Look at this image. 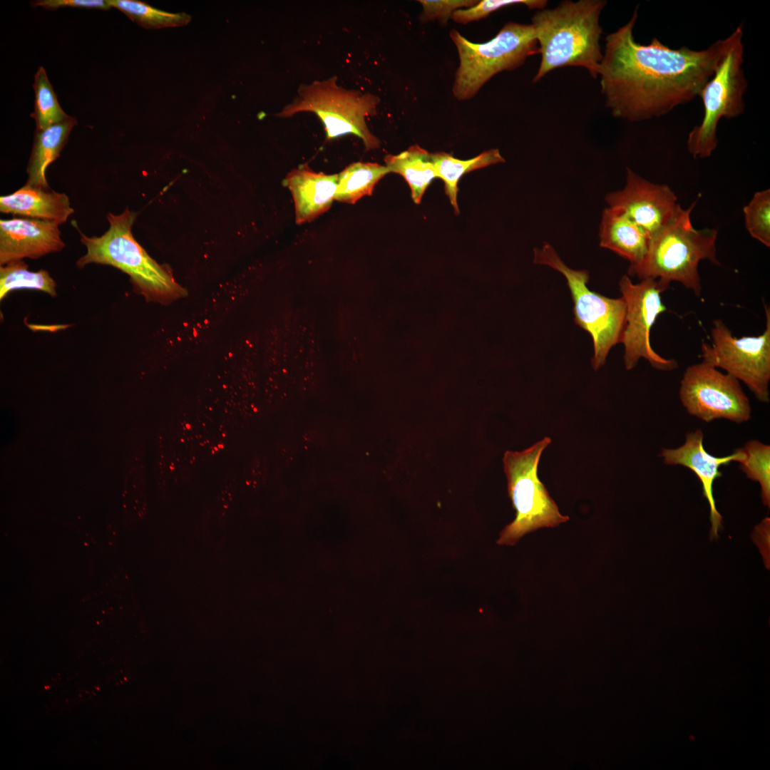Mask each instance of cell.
Wrapping results in <instances>:
<instances>
[{"mask_svg":"<svg viewBox=\"0 0 770 770\" xmlns=\"http://www.w3.org/2000/svg\"><path fill=\"white\" fill-rule=\"evenodd\" d=\"M685 441L676 448H663L659 456L667 465H681L692 470L700 481L703 495L710 508L711 536L717 538L722 526V516L716 508L713 495L714 482L722 473L719 467L732 461L739 462L742 456L740 449L724 457H716L704 448V433L701 429L686 434Z\"/></svg>","mask_w":770,"mask_h":770,"instance_id":"15","label":"cell"},{"mask_svg":"<svg viewBox=\"0 0 770 770\" xmlns=\"http://www.w3.org/2000/svg\"><path fill=\"white\" fill-rule=\"evenodd\" d=\"M247 484L253 487L261 486L267 480V461L265 457L256 455L247 465Z\"/></svg>","mask_w":770,"mask_h":770,"instance_id":"32","label":"cell"},{"mask_svg":"<svg viewBox=\"0 0 770 770\" xmlns=\"http://www.w3.org/2000/svg\"><path fill=\"white\" fill-rule=\"evenodd\" d=\"M111 7L118 9L133 21L146 29H161L187 25L191 16L185 13H170L137 0H109Z\"/></svg>","mask_w":770,"mask_h":770,"instance_id":"25","label":"cell"},{"mask_svg":"<svg viewBox=\"0 0 770 770\" xmlns=\"http://www.w3.org/2000/svg\"><path fill=\"white\" fill-rule=\"evenodd\" d=\"M696 202L683 209L678 206L669 222L650 239L647 252L640 263L630 265L628 274L640 279H660L669 284L676 281L697 297L702 292L699 263L708 260L720 265L717 257V230L695 229L690 214Z\"/></svg>","mask_w":770,"mask_h":770,"instance_id":"3","label":"cell"},{"mask_svg":"<svg viewBox=\"0 0 770 770\" xmlns=\"http://www.w3.org/2000/svg\"><path fill=\"white\" fill-rule=\"evenodd\" d=\"M58 227L53 222L29 217L0 220L1 266L62 250L65 243Z\"/></svg>","mask_w":770,"mask_h":770,"instance_id":"14","label":"cell"},{"mask_svg":"<svg viewBox=\"0 0 770 770\" xmlns=\"http://www.w3.org/2000/svg\"><path fill=\"white\" fill-rule=\"evenodd\" d=\"M76 124V120L70 116L64 121L43 130H36L26 170L28 180L26 185L50 189L45 177L46 170L59 157L71 130Z\"/></svg>","mask_w":770,"mask_h":770,"instance_id":"20","label":"cell"},{"mask_svg":"<svg viewBox=\"0 0 770 770\" xmlns=\"http://www.w3.org/2000/svg\"><path fill=\"white\" fill-rule=\"evenodd\" d=\"M600 245L635 265L642 261L648 249L649 235L626 213L606 207L602 214L599 230Z\"/></svg>","mask_w":770,"mask_h":770,"instance_id":"19","label":"cell"},{"mask_svg":"<svg viewBox=\"0 0 770 770\" xmlns=\"http://www.w3.org/2000/svg\"><path fill=\"white\" fill-rule=\"evenodd\" d=\"M677 197L667 185L654 184L627 168L623 189L605 196L608 207L621 210L651 237L675 213Z\"/></svg>","mask_w":770,"mask_h":770,"instance_id":"13","label":"cell"},{"mask_svg":"<svg viewBox=\"0 0 770 770\" xmlns=\"http://www.w3.org/2000/svg\"><path fill=\"white\" fill-rule=\"evenodd\" d=\"M766 327L755 337H736L721 319L713 322L712 343L702 342V361L721 368L743 381L760 401H769L770 309L765 306Z\"/></svg>","mask_w":770,"mask_h":770,"instance_id":"10","label":"cell"},{"mask_svg":"<svg viewBox=\"0 0 770 770\" xmlns=\"http://www.w3.org/2000/svg\"><path fill=\"white\" fill-rule=\"evenodd\" d=\"M431 157L436 176L443 181L445 192L456 213L459 212L457 194L458 183L461 178L471 171L505 162L499 150L496 148L483 151L466 160H459L444 152L431 153Z\"/></svg>","mask_w":770,"mask_h":770,"instance_id":"22","label":"cell"},{"mask_svg":"<svg viewBox=\"0 0 770 770\" xmlns=\"http://www.w3.org/2000/svg\"><path fill=\"white\" fill-rule=\"evenodd\" d=\"M136 213L126 208L109 212L108 230L102 235L88 237L80 232L86 253L76 262L78 268L91 263L111 265L128 274L135 289L147 300L165 302L185 294L169 270L153 260L135 240L131 228Z\"/></svg>","mask_w":770,"mask_h":770,"instance_id":"4","label":"cell"},{"mask_svg":"<svg viewBox=\"0 0 770 770\" xmlns=\"http://www.w3.org/2000/svg\"><path fill=\"white\" fill-rule=\"evenodd\" d=\"M291 357L297 394L308 398L317 393L324 379V364L318 331L312 316L295 312L289 329Z\"/></svg>","mask_w":770,"mask_h":770,"instance_id":"16","label":"cell"},{"mask_svg":"<svg viewBox=\"0 0 770 770\" xmlns=\"http://www.w3.org/2000/svg\"><path fill=\"white\" fill-rule=\"evenodd\" d=\"M338 174L313 171L307 164L292 170L283 181L294 202L297 224L310 222L331 207L337 187Z\"/></svg>","mask_w":770,"mask_h":770,"instance_id":"17","label":"cell"},{"mask_svg":"<svg viewBox=\"0 0 770 770\" xmlns=\"http://www.w3.org/2000/svg\"><path fill=\"white\" fill-rule=\"evenodd\" d=\"M550 443L551 438L546 436L524 451L505 452L504 472L515 517L501 531L498 544L515 545L530 532L554 528L569 520L560 513L538 476L541 454Z\"/></svg>","mask_w":770,"mask_h":770,"instance_id":"6","label":"cell"},{"mask_svg":"<svg viewBox=\"0 0 770 770\" xmlns=\"http://www.w3.org/2000/svg\"><path fill=\"white\" fill-rule=\"evenodd\" d=\"M449 35L459 57L452 87L453 95L458 101L471 99L493 76L514 70L529 56L538 53L532 24L509 21L485 43L470 41L456 29Z\"/></svg>","mask_w":770,"mask_h":770,"instance_id":"5","label":"cell"},{"mask_svg":"<svg viewBox=\"0 0 770 770\" xmlns=\"http://www.w3.org/2000/svg\"><path fill=\"white\" fill-rule=\"evenodd\" d=\"M669 284L660 279L646 278L634 284L625 274L619 288L626 305L625 325L621 343L624 345V363L627 370L635 367L645 359L654 369L672 371L677 368L676 360L661 356L650 344V331L657 318L666 310L661 294Z\"/></svg>","mask_w":770,"mask_h":770,"instance_id":"11","label":"cell"},{"mask_svg":"<svg viewBox=\"0 0 770 770\" xmlns=\"http://www.w3.org/2000/svg\"><path fill=\"white\" fill-rule=\"evenodd\" d=\"M637 19V9L607 36L598 68L606 107L630 121L660 117L698 96L732 40L731 34L702 50L672 48L656 37L643 45L633 36Z\"/></svg>","mask_w":770,"mask_h":770,"instance_id":"1","label":"cell"},{"mask_svg":"<svg viewBox=\"0 0 770 770\" xmlns=\"http://www.w3.org/2000/svg\"><path fill=\"white\" fill-rule=\"evenodd\" d=\"M35 93L34 111L31 114L35 120L36 130H43L53 124L68 119L67 115L58 102L57 96L43 66L34 76L33 85Z\"/></svg>","mask_w":770,"mask_h":770,"instance_id":"26","label":"cell"},{"mask_svg":"<svg viewBox=\"0 0 770 770\" xmlns=\"http://www.w3.org/2000/svg\"><path fill=\"white\" fill-rule=\"evenodd\" d=\"M0 211L53 222L59 225L66 222L74 212L65 193L27 185L10 195L1 196Z\"/></svg>","mask_w":770,"mask_h":770,"instance_id":"18","label":"cell"},{"mask_svg":"<svg viewBox=\"0 0 770 770\" xmlns=\"http://www.w3.org/2000/svg\"><path fill=\"white\" fill-rule=\"evenodd\" d=\"M679 399L687 411L707 423L724 419L748 421L751 409L739 381L706 362L687 368L681 380Z\"/></svg>","mask_w":770,"mask_h":770,"instance_id":"12","label":"cell"},{"mask_svg":"<svg viewBox=\"0 0 770 770\" xmlns=\"http://www.w3.org/2000/svg\"><path fill=\"white\" fill-rule=\"evenodd\" d=\"M548 4L545 0H483L474 6L454 11L451 19L458 24H467L486 18L491 13L503 7L523 4L529 9H544Z\"/></svg>","mask_w":770,"mask_h":770,"instance_id":"29","label":"cell"},{"mask_svg":"<svg viewBox=\"0 0 770 770\" xmlns=\"http://www.w3.org/2000/svg\"><path fill=\"white\" fill-rule=\"evenodd\" d=\"M533 262L550 267L565 277L574 304L575 322L592 339V366L597 371L605 364L610 349L621 343L626 315L623 299L610 298L590 290L587 285L588 271L569 267L549 243L534 250Z\"/></svg>","mask_w":770,"mask_h":770,"instance_id":"7","label":"cell"},{"mask_svg":"<svg viewBox=\"0 0 770 770\" xmlns=\"http://www.w3.org/2000/svg\"><path fill=\"white\" fill-rule=\"evenodd\" d=\"M476 0H419L422 11L419 15L421 22L438 21L446 25L456 10L469 8L478 3Z\"/></svg>","mask_w":770,"mask_h":770,"instance_id":"30","label":"cell"},{"mask_svg":"<svg viewBox=\"0 0 770 770\" xmlns=\"http://www.w3.org/2000/svg\"><path fill=\"white\" fill-rule=\"evenodd\" d=\"M386 166L390 173L401 175L408 183L411 197L419 204L433 178H437L431 153L418 145L410 146L398 155L385 157Z\"/></svg>","mask_w":770,"mask_h":770,"instance_id":"21","label":"cell"},{"mask_svg":"<svg viewBox=\"0 0 770 770\" xmlns=\"http://www.w3.org/2000/svg\"><path fill=\"white\" fill-rule=\"evenodd\" d=\"M390 173L386 165L374 163L356 162L338 174L335 200L354 204L366 195H371L376 184Z\"/></svg>","mask_w":770,"mask_h":770,"instance_id":"23","label":"cell"},{"mask_svg":"<svg viewBox=\"0 0 770 770\" xmlns=\"http://www.w3.org/2000/svg\"><path fill=\"white\" fill-rule=\"evenodd\" d=\"M32 6H41L48 10L64 7H76L108 10L111 8L108 1L105 0H38L31 1Z\"/></svg>","mask_w":770,"mask_h":770,"instance_id":"31","label":"cell"},{"mask_svg":"<svg viewBox=\"0 0 770 770\" xmlns=\"http://www.w3.org/2000/svg\"><path fill=\"white\" fill-rule=\"evenodd\" d=\"M741 458L738 462L746 476L759 483L763 503L770 505V446L758 440H750L739 448Z\"/></svg>","mask_w":770,"mask_h":770,"instance_id":"27","label":"cell"},{"mask_svg":"<svg viewBox=\"0 0 770 770\" xmlns=\"http://www.w3.org/2000/svg\"><path fill=\"white\" fill-rule=\"evenodd\" d=\"M337 80L333 76L302 84L297 98L277 115L288 118L300 112H312L322 123L328 140L354 135L363 141L366 150L378 148L380 141L370 132L366 118L376 114L380 99L371 93L345 89Z\"/></svg>","mask_w":770,"mask_h":770,"instance_id":"8","label":"cell"},{"mask_svg":"<svg viewBox=\"0 0 770 770\" xmlns=\"http://www.w3.org/2000/svg\"><path fill=\"white\" fill-rule=\"evenodd\" d=\"M745 225L752 237L770 246V190L766 189L754 193L750 202L743 208Z\"/></svg>","mask_w":770,"mask_h":770,"instance_id":"28","label":"cell"},{"mask_svg":"<svg viewBox=\"0 0 770 770\" xmlns=\"http://www.w3.org/2000/svg\"><path fill=\"white\" fill-rule=\"evenodd\" d=\"M606 4L602 0L563 1L554 9L535 14L531 24L541 59L533 83L565 66L583 67L593 78L598 76L602 58L599 19Z\"/></svg>","mask_w":770,"mask_h":770,"instance_id":"2","label":"cell"},{"mask_svg":"<svg viewBox=\"0 0 770 770\" xmlns=\"http://www.w3.org/2000/svg\"><path fill=\"white\" fill-rule=\"evenodd\" d=\"M22 260L10 262L0 267V299L12 290L33 289L56 296V284L44 270L31 272Z\"/></svg>","mask_w":770,"mask_h":770,"instance_id":"24","label":"cell"},{"mask_svg":"<svg viewBox=\"0 0 770 770\" xmlns=\"http://www.w3.org/2000/svg\"><path fill=\"white\" fill-rule=\"evenodd\" d=\"M732 35L730 45L698 96L703 103L704 115L701 123L689 132L687 140V150L694 158L712 155L717 146V129L722 118L737 117L745 110L744 95L747 81L742 68V26H738Z\"/></svg>","mask_w":770,"mask_h":770,"instance_id":"9","label":"cell"}]
</instances>
